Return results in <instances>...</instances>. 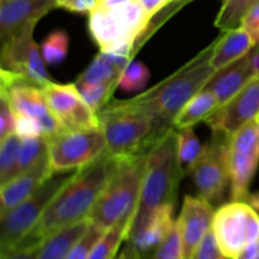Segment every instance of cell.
<instances>
[{
    "label": "cell",
    "mask_w": 259,
    "mask_h": 259,
    "mask_svg": "<svg viewBox=\"0 0 259 259\" xmlns=\"http://www.w3.org/2000/svg\"><path fill=\"white\" fill-rule=\"evenodd\" d=\"M230 200L245 201L259 167V121L257 119L233 134L228 146Z\"/></svg>",
    "instance_id": "11"
},
{
    "label": "cell",
    "mask_w": 259,
    "mask_h": 259,
    "mask_svg": "<svg viewBox=\"0 0 259 259\" xmlns=\"http://www.w3.org/2000/svg\"><path fill=\"white\" fill-rule=\"evenodd\" d=\"M42 243L20 242L17 247L0 252V259H38Z\"/></svg>",
    "instance_id": "37"
},
{
    "label": "cell",
    "mask_w": 259,
    "mask_h": 259,
    "mask_svg": "<svg viewBox=\"0 0 259 259\" xmlns=\"http://www.w3.org/2000/svg\"><path fill=\"white\" fill-rule=\"evenodd\" d=\"M48 157V139L45 137L22 139L15 177L29 171Z\"/></svg>",
    "instance_id": "27"
},
{
    "label": "cell",
    "mask_w": 259,
    "mask_h": 259,
    "mask_svg": "<svg viewBox=\"0 0 259 259\" xmlns=\"http://www.w3.org/2000/svg\"><path fill=\"white\" fill-rule=\"evenodd\" d=\"M257 121H259V115L257 116Z\"/></svg>",
    "instance_id": "46"
},
{
    "label": "cell",
    "mask_w": 259,
    "mask_h": 259,
    "mask_svg": "<svg viewBox=\"0 0 259 259\" xmlns=\"http://www.w3.org/2000/svg\"><path fill=\"white\" fill-rule=\"evenodd\" d=\"M57 8V0H0V45L34 30L37 23Z\"/></svg>",
    "instance_id": "16"
},
{
    "label": "cell",
    "mask_w": 259,
    "mask_h": 259,
    "mask_svg": "<svg viewBox=\"0 0 259 259\" xmlns=\"http://www.w3.org/2000/svg\"><path fill=\"white\" fill-rule=\"evenodd\" d=\"M72 174H55L28 199L0 215V252L17 247L37 225L43 212Z\"/></svg>",
    "instance_id": "7"
},
{
    "label": "cell",
    "mask_w": 259,
    "mask_h": 259,
    "mask_svg": "<svg viewBox=\"0 0 259 259\" xmlns=\"http://www.w3.org/2000/svg\"><path fill=\"white\" fill-rule=\"evenodd\" d=\"M146 161L147 154L115 158L110 179L89 217L91 223L108 230L121 220H134L141 199Z\"/></svg>",
    "instance_id": "4"
},
{
    "label": "cell",
    "mask_w": 259,
    "mask_h": 259,
    "mask_svg": "<svg viewBox=\"0 0 259 259\" xmlns=\"http://www.w3.org/2000/svg\"><path fill=\"white\" fill-rule=\"evenodd\" d=\"M50 109L60 121L63 132L99 129V115L83 101L75 83L50 82L43 88Z\"/></svg>",
    "instance_id": "14"
},
{
    "label": "cell",
    "mask_w": 259,
    "mask_h": 259,
    "mask_svg": "<svg viewBox=\"0 0 259 259\" xmlns=\"http://www.w3.org/2000/svg\"><path fill=\"white\" fill-rule=\"evenodd\" d=\"M99 0H57V8L80 14H90Z\"/></svg>",
    "instance_id": "40"
},
{
    "label": "cell",
    "mask_w": 259,
    "mask_h": 259,
    "mask_svg": "<svg viewBox=\"0 0 259 259\" xmlns=\"http://www.w3.org/2000/svg\"><path fill=\"white\" fill-rule=\"evenodd\" d=\"M114 162L115 158L106 152L94 163L75 171L22 242L43 243L53 233L89 219L110 179Z\"/></svg>",
    "instance_id": "1"
},
{
    "label": "cell",
    "mask_w": 259,
    "mask_h": 259,
    "mask_svg": "<svg viewBox=\"0 0 259 259\" xmlns=\"http://www.w3.org/2000/svg\"><path fill=\"white\" fill-rule=\"evenodd\" d=\"M152 259H182V243L177 224L168 237L158 245Z\"/></svg>",
    "instance_id": "34"
},
{
    "label": "cell",
    "mask_w": 259,
    "mask_h": 259,
    "mask_svg": "<svg viewBox=\"0 0 259 259\" xmlns=\"http://www.w3.org/2000/svg\"><path fill=\"white\" fill-rule=\"evenodd\" d=\"M99 119L106 152L115 158L147 154L163 138L157 133L154 120L148 114L125 108L118 100L110 101L99 113Z\"/></svg>",
    "instance_id": "6"
},
{
    "label": "cell",
    "mask_w": 259,
    "mask_h": 259,
    "mask_svg": "<svg viewBox=\"0 0 259 259\" xmlns=\"http://www.w3.org/2000/svg\"><path fill=\"white\" fill-rule=\"evenodd\" d=\"M116 259H142V257L138 250H137V248L134 247L133 243L131 240H126L123 250H121V253Z\"/></svg>",
    "instance_id": "43"
},
{
    "label": "cell",
    "mask_w": 259,
    "mask_h": 259,
    "mask_svg": "<svg viewBox=\"0 0 259 259\" xmlns=\"http://www.w3.org/2000/svg\"><path fill=\"white\" fill-rule=\"evenodd\" d=\"M222 2H224V0H222Z\"/></svg>",
    "instance_id": "48"
},
{
    "label": "cell",
    "mask_w": 259,
    "mask_h": 259,
    "mask_svg": "<svg viewBox=\"0 0 259 259\" xmlns=\"http://www.w3.org/2000/svg\"><path fill=\"white\" fill-rule=\"evenodd\" d=\"M205 151V146L200 143L194 126L180 129L177 132V152L182 174L190 175L195 164L201 158Z\"/></svg>",
    "instance_id": "26"
},
{
    "label": "cell",
    "mask_w": 259,
    "mask_h": 259,
    "mask_svg": "<svg viewBox=\"0 0 259 259\" xmlns=\"http://www.w3.org/2000/svg\"><path fill=\"white\" fill-rule=\"evenodd\" d=\"M255 70H257V73H259V53L255 57Z\"/></svg>",
    "instance_id": "45"
},
{
    "label": "cell",
    "mask_w": 259,
    "mask_h": 259,
    "mask_svg": "<svg viewBox=\"0 0 259 259\" xmlns=\"http://www.w3.org/2000/svg\"><path fill=\"white\" fill-rule=\"evenodd\" d=\"M48 157L29 171L14 177L0 186V215L5 214L34 194L47 180L53 176Z\"/></svg>",
    "instance_id": "19"
},
{
    "label": "cell",
    "mask_w": 259,
    "mask_h": 259,
    "mask_svg": "<svg viewBox=\"0 0 259 259\" xmlns=\"http://www.w3.org/2000/svg\"><path fill=\"white\" fill-rule=\"evenodd\" d=\"M191 259H229L223 254V252L220 250L219 244L217 242V238H215L214 230L211 229L207 232V234L205 235V238L202 239V242L200 243V245L197 247V249L195 250L194 255Z\"/></svg>",
    "instance_id": "35"
},
{
    "label": "cell",
    "mask_w": 259,
    "mask_h": 259,
    "mask_svg": "<svg viewBox=\"0 0 259 259\" xmlns=\"http://www.w3.org/2000/svg\"><path fill=\"white\" fill-rule=\"evenodd\" d=\"M0 77L25 81L42 89L52 82L40 48L33 38V30H28L2 45Z\"/></svg>",
    "instance_id": "12"
},
{
    "label": "cell",
    "mask_w": 259,
    "mask_h": 259,
    "mask_svg": "<svg viewBox=\"0 0 259 259\" xmlns=\"http://www.w3.org/2000/svg\"><path fill=\"white\" fill-rule=\"evenodd\" d=\"M259 53V46H255L249 53L222 70L215 71L214 75L204 89L210 90L217 96L219 106L224 105L234 95H237L255 75V57Z\"/></svg>",
    "instance_id": "18"
},
{
    "label": "cell",
    "mask_w": 259,
    "mask_h": 259,
    "mask_svg": "<svg viewBox=\"0 0 259 259\" xmlns=\"http://www.w3.org/2000/svg\"><path fill=\"white\" fill-rule=\"evenodd\" d=\"M258 2L259 0H224L215 19V27L223 32L240 27L244 15Z\"/></svg>",
    "instance_id": "28"
},
{
    "label": "cell",
    "mask_w": 259,
    "mask_h": 259,
    "mask_svg": "<svg viewBox=\"0 0 259 259\" xmlns=\"http://www.w3.org/2000/svg\"><path fill=\"white\" fill-rule=\"evenodd\" d=\"M245 201H247L248 204H249L250 206H252L253 209H254L255 211L259 214V191L250 192V194L248 195V197Z\"/></svg>",
    "instance_id": "44"
},
{
    "label": "cell",
    "mask_w": 259,
    "mask_h": 259,
    "mask_svg": "<svg viewBox=\"0 0 259 259\" xmlns=\"http://www.w3.org/2000/svg\"><path fill=\"white\" fill-rule=\"evenodd\" d=\"M121 70H119L103 51L95 56L93 62L89 67L78 76L77 82L93 83V85H116L118 86L119 77Z\"/></svg>",
    "instance_id": "25"
},
{
    "label": "cell",
    "mask_w": 259,
    "mask_h": 259,
    "mask_svg": "<svg viewBox=\"0 0 259 259\" xmlns=\"http://www.w3.org/2000/svg\"><path fill=\"white\" fill-rule=\"evenodd\" d=\"M259 255V239L250 242L243 248L234 259H257Z\"/></svg>",
    "instance_id": "41"
},
{
    "label": "cell",
    "mask_w": 259,
    "mask_h": 259,
    "mask_svg": "<svg viewBox=\"0 0 259 259\" xmlns=\"http://www.w3.org/2000/svg\"><path fill=\"white\" fill-rule=\"evenodd\" d=\"M230 137L212 132V138L205 144V151L190 175L200 197L219 207L230 192V171L228 146Z\"/></svg>",
    "instance_id": "9"
},
{
    "label": "cell",
    "mask_w": 259,
    "mask_h": 259,
    "mask_svg": "<svg viewBox=\"0 0 259 259\" xmlns=\"http://www.w3.org/2000/svg\"><path fill=\"white\" fill-rule=\"evenodd\" d=\"M68 43L70 38L65 30L57 29L48 34L40 45V53L46 65L55 66L62 63L67 57Z\"/></svg>",
    "instance_id": "30"
},
{
    "label": "cell",
    "mask_w": 259,
    "mask_h": 259,
    "mask_svg": "<svg viewBox=\"0 0 259 259\" xmlns=\"http://www.w3.org/2000/svg\"><path fill=\"white\" fill-rule=\"evenodd\" d=\"M149 77H151L149 68L141 61L133 60L121 71L118 88L124 93H138L146 88Z\"/></svg>",
    "instance_id": "31"
},
{
    "label": "cell",
    "mask_w": 259,
    "mask_h": 259,
    "mask_svg": "<svg viewBox=\"0 0 259 259\" xmlns=\"http://www.w3.org/2000/svg\"><path fill=\"white\" fill-rule=\"evenodd\" d=\"M212 230L223 254L234 259L250 242L259 239V214L247 201H230L218 207Z\"/></svg>",
    "instance_id": "10"
},
{
    "label": "cell",
    "mask_w": 259,
    "mask_h": 259,
    "mask_svg": "<svg viewBox=\"0 0 259 259\" xmlns=\"http://www.w3.org/2000/svg\"><path fill=\"white\" fill-rule=\"evenodd\" d=\"M105 232L106 230H103L96 224L90 223L85 234L76 242V244L70 250V253H68L66 259H89L93 248L95 247L98 240L103 237V234Z\"/></svg>",
    "instance_id": "33"
},
{
    "label": "cell",
    "mask_w": 259,
    "mask_h": 259,
    "mask_svg": "<svg viewBox=\"0 0 259 259\" xmlns=\"http://www.w3.org/2000/svg\"><path fill=\"white\" fill-rule=\"evenodd\" d=\"M174 214L175 205L168 204L158 207L142 225L141 229L129 238L128 240L133 243L142 259H147L151 252H156L158 245L168 237L176 225Z\"/></svg>",
    "instance_id": "20"
},
{
    "label": "cell",
    "mask_w": 259,
    "mask_h": 259,
    "mask_svg": "<svg viewBox=\"0 0 259 259\" xmlns=\"http://www.w3.org/2000/svg\"><path fill=\"white\" fill-rule=\"evenodd\" d=\"M151 17L141 0H99L89 14V33L103 52L133 50Z\"/></svg>",
    "instance_id": "5"
},
{
    "label": "cell",
    "mask_w": 259,
    "mask_h": 259,
    "mask_svg": "<svg viewBox=\"0 0 259 259\" xmlns=\"http://www.w3.org/2000/svg\"><path fill=\"white\" fill-rule=\"evenodd\" d=\"M215 206L202 197L186 195L176 222L182 243V259H191L205 235L212 228Z\"/></svg>",
    "instance_id": "17"
},
{
    "label": "cell",
    "mask_w": 259,
    "mask_h": 259,
    "mask_svg": "<svg viewBox=\"0 0 259 259\" xmlns=\"http://www.w3.org/2000/svg\"><path fill=\"white\" fill-rule=\"evenodd\" d=\"M218 108L219 103L214 93L202 89L180 111L175 119L174 126L177 129L191 128L200 121L206 120Z\"/></svg>",
    "instance_id": "23"
},
{
    "label": "cell",
    "mask_w": 259,
    "mask_h": 259,
    "mask_svg": "<svg viewBox=\"0 0 259 259\" xmlns=\"http://www.w3.org/2000/svg\"><path fill=\"white\" fill-rule=\"evenodd\" d=\"M15 134H18L22 139L37 138L43 137V131L39 121L35 119L15 114Z\"/></svg>",
    "instance_id": "38"
},
{
    "label": "cell",
    "mask_w": 259,
    "mask_h": 259,
    "mask_svg": "<svg viewBox=\"0 0 259 259\" xmlns=\"http://www.w3.org/2000/svg\"><path fill=\"white\" fill-rule=\"evenodd\" d=\"M132 223V219H125L109 228L93 248L89 259H115L121 243L128 240Z\"/></svg>",
    "instance_id": "24"
},
{
    "label": "cell",
    "mask_w": 259,
    "mask_h": 259,
    "mask_svg": "<svg viewBox=\"0 0 259 259\" xmlns=\"http://www.w3.org/2000/svg\"><path fill=\"white\" fill-rule=\"evenodd\" d=\"M257 259H259V255H258V258H257Z\"/></svg>",
    "instance_id": "47"
},
{
    "label": "cell",
    "mask_w": 259,
    "mask_h": 259,
    "mask_svg": "<svg viewBox=\"0 0 259 259\" xmlns=\"http://www.w3.org/2000/svg\"><path fill=\"white\" fill-rule=\"evenodd\" d=\"M240 27L247 30L255 42V45L259 46V2L255 5H253L247 14L243 18Z\"/></svg>",
    "instance_id": "39"
},
{
    "label": "cell",
    "mask_w": 259,
    "mask_h": 259,
    "mask_svg": "<svg viewBox=\"0 0 259 259\" xmlns=\"http://www.w3.org/2000/svg\"><path fill=\"white\" fill-rule=\"evenodd\" d=\"M106 153L103 129L62 132L48 141V161L53 174L77 171Z\"/></svg>",
    "instance_id": "8"
},
{
    "label": "cell",
    "mask_w": 259,
    "mask_h": 259,
    "mask_svg": "<svg viewBox=\"0 0 259 259\" xmlns=\"http://www.w3.org/2000/svg\"><path fill=\"white\" fill-rule=\"evenodd\" d=\"M258 115L259 73L228 103L219 106L205 121L212 132L232 137L248 123L255 120Z\"/></svg>",
    "instance_id": "15"
},
{
    "label": "cell",
    "mask_w": 259,
    "mask_h": 259,
    "mask_svg": "<svg viewBox=\"0 0 259 259\" xmlns=\"http://www.w3.org/2000/svg\"><path fill=\"white\" fill-rule=\"evenodd\" d=\"M214 47L215 40L152 89L129 100L118 101L125 108L148 114L154 120L157 133L163 137L175 128V119L184 106L205 88L215 73L211 66Z\"/></svg>",
    "instance_id": "2"
},
{
    "label": "cell",
    "mask_w": 259,
    "mask_h": 259,
    "mask_svg": "<svg viewBox=\"0 0 259 259\" xmlns=\"http://www.w3.org/2000/svg\"><path fill=\"white\" fill-rule=\"evenodd\" d=\"M223 33L224 34L215 39L214 52L211 55V66L215 71L235 62L257 46L249 33L242 27Z\"/></svg>",
    "instance_id": "21"
},
{
    "label": "cell",
    "mask_w": 259,
    "mask_h": 259,
    "mask_svg": "<svg viewBox=\"0 0 259 259\" xmlns=\"http://www.w3.org/2000/svg\"><path fill=\"white\" fill-rule=\"evenodd\" d=\"M143 7L146 8L147 12L151 15L156 14L158 10H161L162 8L166 7L167 4L172 2V0H141Z\"/></svg>",
    "instance_id": "42"
},
{
    "label": "cell",
    "mask_w": 259,
    "mask_h": 259,
    "mask_svg": "<svg viewBox=\"0 0 259 259\" xmlns=\"http://www.w3.org/2000/svg\"><path fill=\"white\" fill-rule=\"evenodd\" d=\"M10 134H15V113L7 96L0 93V141Z\"/></svg>",
    "instance_id": "36"
},
{
    "label": "cell",
    "mask_w": 259,
    "mask_h": 259,
    "mask_svg": "<svg viewBox=\"0 0 259 259\" xmlns=\"http://www.w3.org/2000/svg\"><path fill=\"white\" fill-rule=\"evenodd\" d=\"M22 138L18 134H10L2 139L0 144V186L15 177L18 154Z\"/></svg>",
    "instance_id": "29"
},
{
    "label": "cell",
    "mask_w": 259,
    "mask_h": 259,
    "mask_svg": "<svg viewBox=\"0 0 259 259\" xmlns=\"http://www.w3.org/2000/svg\"><path fill=\"white\" fill-rule=\"evenodd\" d=\"M90 223V219H85L53 233L40 245L38 259H66L76 242L85 234Z\"/></svg>",
    "instance_id": "22"
},
{
    "label": "cell",
    "mask_w": 259,
    "mask_h": 259,
    "mask_svg": "<svg viewBox=\"0 0 259 259\" xmlns=\"http://www.w3.org/2000/svg\"><path fill=\"white\" fill-rule=\"evenodd\" d=\"M0 93L7 96L13 111L17 115L29 116L39 121L43 137L48 141L62 133V126L50 109L42 88L20 80L0 78Z\"/></svg>",
    "instance_id": "13"
},
{
    "label": "cell",
    "mask_w": 259,
    "mask_h": 259,
    "mask_svg": "<svg viewBox=\"0 0 259 259\" xmlns=\"http://www.w3.org/2000/svg\"><path fill=\"white\" fill-rule=\"evenodd\" d=\"M182 176L184 174L177 152V132L174 128L167 132L147 153L141 199L129 238L141 229L158 207L176 204L177 190Z\"/></svg>",
    "instance_id": "3"
},
{
    "label": "cell",
    "mask_w": 259,
    "mask_h": 259,
    "mask_svg": "<svg viewBox=\"0 0 259 259\" xmlns=\"http://www.w3.org/2000/svg\"><path fill=\"white\" fill-rule=\"evenodd\" d=\"M76 89L86 104L99 115L101 110L110 103L111 95L116 85H93L86 82H75Z\"/></svg>",
    "instance_id": "32"
}]
</instances>
